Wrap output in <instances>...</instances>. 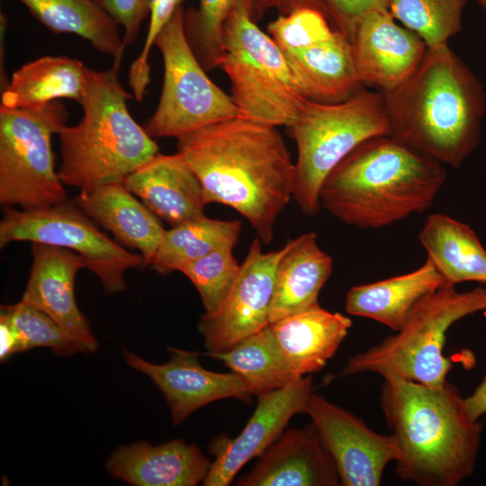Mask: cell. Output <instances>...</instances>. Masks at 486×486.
I'll use <instances>...</instances> for the list:
<instances>
[{
    "instance_id": "cell-10",
    "label": "cell",
    "mask_w": 486,
    "mask_h": 486,
    "mask_svg": "<svg viewBox=\"0 0 486 486\" xmlns=\"http://www.w3.org/2000/svg\"><path fill=\"white\" fill-rule=\"evenodd\" d=\"M180 6L155 39L164 65L160 99L144 126L151 138L178 139L239 116L232 100L207 76L186 38Z\"/></svg>"
},
{
    "instance_id": "cell-13",
    "label": "cell",
    "mask_w": 486,
    "mask_h": 486,
    "mask_svg": "<svg viewBox=\"0 0 486 486\" xmlns=\"http://www.w3.org/2000/svg\"><path fill=\"white\" fill-rule=\"evenodd\" d=\"M304 412L317 428L331 454L341 485L378 486L386 465L397 461L400 450L393 436L370 429L346 410L311 393Z\"/></svg>"
},
{
    "instance_id": "cell-7",
    "label": "cell",
    "mask_w": 486,
    "mask_h": 486,
    "mask_svg": "<svg viewBox=\"0 0 486 486\" xmlns=\"http://www.w3.org/2000/svg\"><path fill=\"white\" fill-rule=\"evenodd\" d=\"M485 310V288L458 292L454 285L443 284L417 305L395 335L352 356L340 375L373 372L384 379L440 387L452 367L443 356L448 328L462 318Z\"/></svg>"
},
{
    "instance_id": "cell-31",
    "label": "cell",
    "mask_w": 486,
    "mask_h": 486,
    "mask_svg": "<svg viewBox=\"0 0 486 486\" xmlns=\"http://www.w3.org/2000/svg\"><path fill=\"white\" fill-rule=\"evenodd\" d=\"M238 10L247 11L255 20L254 0H199L196 8L184 11L186 38L206 71L219 68L226 22Z\"/></svg>"
},
{
    "instance_id": "cell-1",
    "label": "cell",
    "mask_w": 486,
    "mask_h": 486,
    "mask_svg": "<svg viewBox=\"0 0 486 486\" xmlns=\"http://www.w3.org/2000/svg\"><path fill=\"white\" fill-rule=\"evenodd\" d=\"M176 140L177 152L198 177L206 203L234 209L269 245L276 218L292 196L295 176L276 127L238 116Z\"/></svg>"
},
{
    "instance_id": "cell-38",
    "label": "cell",
    "mask_w": 486,
    "mask_h": 486,
    "mask_svg": "<svg viewBox=\"0 0 486 486\" xmlns=\"http://www.w3.org/2000/svg\"><path fill=\"white\" fill-rule=\"evenodd\" d=\"M123 28L125 46L135 42L142 22L149 15L150 0H95Z\"/></svg>"
},
{
    "instance_id": "cell-30",
    "label": "cell",
    "mask_w": 486,
    "mask_h": 486,
    "mask_svg": "<svg viewBox=\"0 0 486 486\" xmlns=\"http://www.w3.org/2000/svg\"><path fill=\"white\" fill-rule=\"evenodd\" d=\"M238 220H217L204 214L166 230L152 268L159 274L181 271L190 262L222 248L236 246Z\"/></svg>"
},
{
    "instance_id": "cell-19",
    "label": "cell",
    "mask_w": 486,
    "mask_h": 486,
    "mask_svg": "<svg viewBox=\"0 0 486 486\" xmlns=\"http://www.w3.org/2000/svg\"><path fill=\"white\" fill-rule=\"evenodd\" d=\"M123 184L171 227L204 214L202 184L181 153L156 154L129 175Z\"/></svg>"
},
{
    "instance_id": "cell-4",
    "label": "cell",
    "mask_w": 486,
    "mask_h": 486,
    "mask_svg": "<svg viewBox=\"0 0 486 486\" xmlns=\"http://www.w3.org/2000/svg\"><path fill=\"white\" fill-rule=\"evenodd\" d=\"M446 181L440 162L389 135L376 136L327 176L320 201L341 222L376 230L427 211Z\"/></svg>"
},
{
    "instance_id": "cell-28",
    "label": "cell",
    "mask_w": 486,
    "mask_h": 486,
    "mask_svg": "<svg viewBox=\"0 0 486 486\" xmlns=\"http://www.w3.org/2000/svg\"><path fill=\"white\" fill-rule=\"evenodd\" d=\"M54 33L75 34L101 53L122 58L126 46L118 23L95 0H19Z\"/></svg>"
},
{
    "instance_id": "cell-29",
    "label": "cell",
    "mask_w": 486,
    "mask_h": 486,
    "mask_svg": "<svg viewBox=\"0 0 486 486\" xmlns=\"http://www.w3.org/2000/svg\"><path fill=\"white\" fill-rule=\"evenodd\" d=\"M205 355L223 362L244 380L248 393L257 397L302 377L288 365L270 325L226 351Z\"/></svg>"
},
{
    "instance_id": "cell-24",
    "label": "cell",
    "mask_w": 486,
    "mask_h": 486,
    "mask_svg": "<svg viewBox=\"0 0 486 486\" xmlns=\"http://www.w3.org/2000/svg\"><path fill=\"white\" fill-rule=\"evenodd\" d=\"M269 325L288 365L303 376L321 370L334 356L352 321L319 304Z\"/></svg>"
},
{
    "instance_id": "cell-2",
    "label": "cell",
    "mask_w": 486,
    "mask_h": 486,
    "mask_svg": "<svg viewBox=\"0 0 486 486\" xmlns=\"http://www.w3.org/2000/svg\"><path fill=\"white\" fill-rule=\"evenodd\" d=\"M381 93L389 136L408 147L457 168L478 146L485 92L448 45L428 49L407 80Z\"/></svg>"
},
{
    "instance_id": "cell-17",
    "label": "cell",
    "mask_w": 486,
    "mask_h": 486,
    "mask_svg": "<svg viewBox=\"0 0 486 486\" xmlns=\"http://www.w3.org/2000/svg\"><path fill=\"white\" fill-rule=\"evenodd\" d=\"M31 248V273L21 301L50 316L92 352L95 351L98 343L76 304L74 292L76 273L87 268L86 260L65 248L37 242H32Z\"/></svg>"
},
{
    "instance_id": "cell-15",
    "label": "cell",
    "mask_w": 486,
    "mask_h": 486,
    "mask_svg": "<svg viewBox=\"0 0 486 486\" xmlns=\"http://www.w3.org/2000/svg\"><path fill=\"white\" fill-rule=\"evenodd\" d=\"M169 361L152 364L129 351L126 363L148 376L165 396L174 425H179L196 410L225 398L250 401L244 380L236 373L220 374L206 370L199 354L169 346Z\"/></svg>"
},
{
    "instance_id": "cell-34",
    "label": "cell",
    "mask_w": 486,
    "mask_h": 486,
    "mask_svg": "<svg viewBox=\"0 0 486 486\" xmlns=\"http://www.w3.org/2000/svg\"><path fill=\"white\" fill-rule=\"evenodd\" d=\"M232 250V248L216 249L190 262L180 271L198 291L205 315H213L221 308L238 275L240 265Z\"/></svg>"
},
{
    "instance_id": "cell-35",
    "label": "cell",
    "mask_w": 486,
    "mask_h": 486,
    "mask_svg": "<svg viewBox=\"0 0 486 486\" xmlns=\"http://www.w3.org/2000/svg\"><path fill=\"white\" fill-rule=\"evenodd\" d=\"M267 31L282 50L292 51L327 40L334 30L323 12L305 6L279 14L268 24Z\"/></svg>"
},
{
    "instance_id": "cell-11",
    "label": "cell",
    "mask_w": 486,
    "mask_h": 486,
    "mask_svg": "<svg viewBox=\"0 0 486 486\" xmlns=\"http://www.w3.org/2000/svg\"><path fill=\"white\" fill-rule=\"evenodd\" d=\"M14 241L43 243L79 254L109 294L126 287L127 270L144 266L141 255L127 250L101 231L74 200L40 209L5 206L0 221V246Z\"/></svg>"
},
{
    "instance_id": "cell-22",
    "label": "cell",
    "mask_w": 486,
    "mask_h": 486,
    "mask_svg": "<svg viewBox=\"0 0 486 486\" xmlns=\"http://www.w3.org/2000/svg\"><path fill=\"white\" fill-rule=\"evenodd\" d=\"M332 269L333 260L320 249L314 232L289 240L275 270L269 324L319 305Z\"/></svg>"
},
{
    "instance_id": "cell-18",
    "label": "cell",
    "mask_w": 486,
    "mask_h": 486,
    "mask_svg": "<svg viewBox=\"0 0 486 486\" xmlns=\"http://www.w3.org/2000/svg\"><path fill=\"white\" fill-rule=\"evenodd\" d=\"M241 486H338L337 464L313 423L284 431L255 467L236 483Z\"/></svg>"
},
{
    "instance_id": "cell-33",
    "label": "cell",
    "mask_w": 486,
    "mask_h": 486,
    "mask_svg": "<svg viewBox=\"0 0 486 486\" xmlns=\"http://www.w3.org/2000/svg\"><path fill=\"white\" fill-rule=\"evenodd\" d=\"M0 318L14 327L22 351L45 346L59 356L92 352L87 345L73 337L50 316L22 301L2 305Z\"/></svg>"
},
{
    "instance_id": "cell-41",
    "label": "cell",
    "mask_w": 486,
    "mask_h": 486,
    "mask_svg": "<svg viewBox=\"0 0 486 486\" xmlns=\"http://www.w3.org/2000/svg\"><path fill=\"white\" fill-rule=\"evenodd\" d=\"M464 403L470 417L474 420L486 414V375L474 392L467 398Z\"/></svg>"
},
{
    "instance_id": "cell-32",
    "label": "cell",
    "mask_w": 486,
    "mask_h": 486,
    "mask_svg": "<svg viewBox=\"0 0 486 486\" xmlns=\"http://www.w3.org/2000/svg\"><path fill=\"white\" fill-rule=\"evenodd\" d=\"M467 0H391L389 11L395 20L414 32L428 49L448 45L462 28Z\"/></svg>"
},
{
    "instance_id": "cell-25",
    "label": "cell",
    "mask_w": 486,
    "mask_h": 486,
    "mask_svg": "<svg viewBox=\"0 0 486 486\" xmlns=\"http://www.w3.org/2000/svg\"><path fill=\"white\" fill-rule=\"evenodd\" d=\"M443 284L442 276L427 258L412 272L351 287L346 294V311L398 331L417 305Z\"/></svg>"
},
{
    "instance_id": "cell-26",
    "label": "cell",
    "mask_w": 486,
    "mask_h": 486,
    "mask_svg": "<svg viewBox=\"0 0 486 486\" xmlns=\"http://www.w3.org/2000/svg\"><path fill=\"white\" fill-rule=\"evenodd\" d=\"M87 69L80 60L65 56L39 58L13 74L2 89L1 106H38L62 98L81 104L88 84Z\"/></svg>"
},
{
    "instance_id": "cell-14",
    "label": "cell",
    "mask_w": 486,
    "mask_h": 486,
    "mask_svg": "<svg viewBox=\"0 0 486 486\" xmlns=\"http://www.w3.org/2000/svg\"><path fill=\"white\" fill-rule=\"evenodd\" d=\"M311 393V376H302L281 389L259 395L253 415L238 436H220L212 441L211 450L215 460L203 485H230L248 461L261 456L278 439L292 416L304 412Z\"/></svg>"
},
{
    "instance_id": "cell-3",
    "label": "cell",
    "mask_w": 486,
    "mask_h": 486,
    "mask_svg": "<svg viewBox=\"0 0 486 486\" xmlns=\"http://www.w3.org/2000/svg\"><path fill=\"white\" fill-rule=\"evenodd\" d=\"M380 402L400 450L395 472L400 480L456 486L472 473L482 426L470 417L455 385L386 378Z\"/></svg>"
},
{
    "instance_id": "cell-8",
    "label": "cell",
    "mask_w": 486,
    "mask_h": 486,
    "mask_svg": "<svg viewBox=\"0 0 486 486\" xmlns=\"http://www.w3.org/2000/svg\"><path fill=\"white\" fill-rule=\"evenodd\" d=\"M219 68L230 81L240 117L289 127L307 99L282 50L245 10L226 22Z\"/></svg>"
},
{
    "instance_id": "cell-9",
    "label": "cell",
    "mask_w": 486,
    "mask_h": 486,
    "mask_svg": "<svg viewBox=\"0 0 486 486\" xmlns=\"http://www.w3.org/2000/svg\"><path fill=\"white\" fill-rule=\"evenodd\" d=\"M68 113L58 101L43 105H0V202L40 209L63 202L68 194L55 171L51 136Z\"/></svg>"
},
{
    "instance_id": "cell-40",
    "label": "cell",
    "mask_w": 486,
    "mask_h": 486,
    "mask_svg": "<svg viewBox=\"0 0 486 486\" xmlns=\"http://www.w3.org/2000/svg\"><path fill=\"white\" fill-rule=\"evenodd\" d=\"M22 352L19 337L14 327L0 318V360L6 361L13 355Z\"/></svg>"
},
{
    "instance_id": "cell-42",
    "label": "cell",
    "mask_w": 486,
    "mask_h": 486,
    "mask_svg": "<svg viewBox=\"0 0 486 486\" xmlns=\"http://www.w3.org/2000/svg\"><path fill=\"white\" fill-rule=\"evenodd\" d=\"M475 1L486 12V0H475Z\"/></svg>"
},
{
    "instance_id": "cell-21",
    "label": "cell",
    "mask_w": 486,
    "mask_h": 486,
    "mask_svg": "<svg viewBox=\"0 0 486 486\" xmlns=\"http://www.w3.org/2000/svg\"><path fill=\"white\" fill-rule=\"evenodd\" d=\"M74 202L122 244L138 249L144 266H151L166 230L158 217L138 201L123 183H110L90 192H80Z\"/></svg>"
},
{
    "instance_id": "cell-37",
    "label": "cell",
    "mask_w": 486,
    "mask_h": 486,
    "mask_svg": "<svg viewBox=\"0 0 486 486\" xmlns=\"http://www.w3.org/2000/svg\"><path fill=\"white\" fill-rule=\"evenodd\" d=\"M335 29L350 40L356 25L367 14L389 10L391 0H319Z\"/></svg>"
},
{
    "instance_id": "cell-6",
    "label": "cell",
    "mask_w": 486,
    "mask_h": 486,
    "mask_svg": "<svg viewBox=\"0 0 486 486\" xmlns=\"http://www.w3.org/2000/svg\"><path fill=\"white\" fill-rule=\"evenodd\" d=\"M287 128L297 147L292 197L308 216L321 209L320 190L333 168L363 141L390 132L382 94L363 86L339 103L307 98Z\"/></svg>"
},
{
    "instance_id": "cell-16",
    "label": "cell",
    "mask_w": 486,
    "mask_h": 486,
    "mask_svg": "<svg viewBox=\"0 0 486 486\" xmlns=\"http://www.w3.org/2000/svg\"><path fill=\"white\" fill-rule=\"evenodd\" d=\"M355 65L363 84L392 90L417 69L428 48L414 32L399 25L389 10L367 14L350 38Z\"/></svg>"
},
{
    "instance_id": "cell-12",
    "label": "cell",
    "mask_w": 486,
    "mask_h": 486,
    "mask_svg": "<svg viewBox=\"0 0 486 486\" xmlns=\"http://www.w3.org/2000/svg\"><path fill=\"white\" fill-rule=\"evenodd\" d=\"M284 252V247L263 252L260 238L252 241L221 308L199 320L207 353L226 351L269 325L275 270Z\"/></svg>"
},
{
    "instance_id": "cell-20",
    "label": "cell",
    "mask_w": 486,
    "mask_h": 486,
    "mask_svg": "<svg viewBox=\"0 0 486 486\" xmlns=\"http://www.w3.org/2000/svg\"><path fill=\"white\" fill-rule=\"evenodd\" d=\"M211 464L195 445L174 439L158 446L140 442L121 446L106 468L113 477L136 486H194L203 482Z\"/></svg>"
},
{
    "instance_id": "cell-39",
    "label": "cell",
    "mask_w": 486,
    "mask_h": 486,
    "mask_svg": "<svg viewBox=\"0 0 486 486\" xmlns=\"http://www.w3.org/2000/svg\"><path fill=\"white\" fill-rule=\"evenodd\" d=\"M305 6L314 7L323 12L319 0H254V17L257 22L269 10L274 9L278 11L279 14H287L297 8Z\"/></svg>"
},
{
    "instance_id": "cell-36",
    "label": "cell",
    "mask_w": 486,
    "mask_h": 486,
    "mask_svg": "<svg viewBox=\"0 0 486 486\" xmlns=\"http://www.w3.org/2000/svg\"><path fill=\"white\" fill-rule=\"evenodd\" d=\"M185 0H150L149 22L147 36L140 55L131 63L129 71V85L133 97L140 102L150 81L148 57L155 39L165 24Z\"/></svg>"
},
{
    "instance_id": "cell-27",
    "label": "cell",
    "mask_w": 486,
    "mask_h": 486,
    "mask_svg": "<svg viewBox=\"0 0 486 486\" xmlns=\"http://www.w3.org/2000/svg\"><path fill=\"white\" fill-rule=\"evenodd\" d=\"M418 239L444 284H486V249L469 225L434 213L427 218Z\"/></svg>"
},
{
    "instance_id": "cell-5",
    "label": "cell",
    "mask_w": 486,
    "mask_h": 486,
    "mask_svg": "<svg viewBox=\"0 0 486 486\" xmlns=\"http://www.w3.org/2000/svg\"><path fill=\"white\" fill-rule=\"evenodd\" d=\"M122 58L104 71L87 69V88L80 104L83 117L58 133L64 184L80 192L120 182L158 153V146L130 115L127 101L134 98L119 81Z\"/></svg>"
},
{
    "instance_id": "cell-23",
    "label": "cell",
    "mask_w": 486,
    "mask_h": 486,
    "mask_svg": "<svg viewBox=\"0 0 486 486\" xmlns=\"http://www.w3.org/2000/svg\"><path fill=\"white\" fill-rule=\"evenodd\" d=\"M282 51L308 99L339 103L362 87L351 41L338 30L334 29L327 40L308 48Z\"/></svg>"
}]
</instances>
